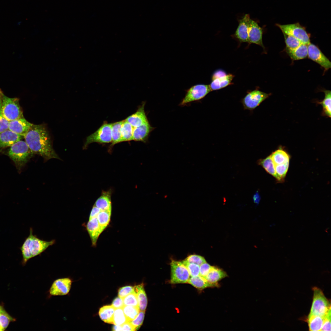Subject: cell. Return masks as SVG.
<instances>
[{
	"mask_svg": "<svg viewBox=\"0 0 331 331\" xmlns=\"http://www.w3.org/2000/svg\"><path fill=\"white\" fill-rule=\"evenodd\" d=\"M25 141L33 154L45 159L59 158L54 150L49 133L44 125H32L24 136Z\"/></svg>",
	"mask_w": 331,
	"mask_h": 331,
	"instance_id": "1",
	"label": "cell"
},
{
	"mask_svg": "<svg viewBox=\"0 0 331 331\" xmlns=\"http://www.w3.org/2000/svg\"><path fill=\"white\" fill-rule=\"evenodd\" d=\"M55 242V240L47 241L39 238L33 234L32 229L31 228L29 235L20 248L22 257V264L25 265L29 259L40 255Z\"/></svg>",
	"mask_w": 331,
	"mask_h": 331,
	"instance_id": "2",
	"label": "cell"
},
{
	"mask_svg": "<svg viewBox=\"0 0 331 331\" xmlns=\"http://www.w3.org/2000/svg\"><path fill=\"white\" fill-rule=\"evenodd\" d=\"M33 154L25 141L20 140L10 146L8 155L20 170Z\"/></svg>",
	"mask_w": 331,
	"mask_h": 331,
	"instance_id": "3",
	"label": "cell"
},
{
	"mask_svg": "<svg viewBox=\"0 0 331 331\" xmlns=\"http://www.w3.org/2000/svg\"><path fill=\"white\" fill-rule=\"evenodd\" d=\"M0 102L2 114L9 121L23 116V112L17 98H10L5 95L0 88Z\"/></svg>",
	"mask_w": 331,
	"mask_h": 331,
	"instance_id": "4",
	"label": "cell"
},
{
	"mask_svg": "<svg viewBox=\"0 0 331 331\" xmlns=\"http://www.w3.org/2000/svg\"><path fill=\"white\" fill-rule=\"evenodd\" d=\"M313 296L310 313L324 317L331 309L330 301L323 291L317 287H313Z\"/></svg>",
	"mask_w": 331,
	"mask_h": 331,
	"instance_id": "5",
	"label": "cell"
},
{
	"mask_svg": "<svg viewBox=\"0 0 331 331\" xmlns=\"http://www.w3.org/2000/svg\"><path fill=\"white\" fill-rule=\"evenodd\" d=\"M112 124L106 121L104 122L96 131L87 137L84 148H86L88 145L93 143L100 144L111 143Z\"/></svg>",
	"mask_w": 331,
	"mask_h": 331,
	"instance_id": "6",
	"label": "cell"
},
{
	"mask_svg": "<svg viewBox=\"0 0 331 331\" xmlns=\"http://www.w3.org/2000/svg\"><path fill=\"white\" fill-rule=\"evenodd\" d=\"M276 25L283 34L297 38L303 44L308 45L310 43V35L307 33L305 28L299 23L283 25L276 24Z\"/></svg>",
	"mask_w": 331,
	"mask_h": 331,
	"instance_id": "7",
	"label": "cell"
},
{
	"mask_svg": "<svg viewBox=\"0 0 331 331\" xmlns=\"http://www.w3.org/2000/svg\"><path fill=\"white\" fill-rule=\"evenodd\" d=\"M211 91L209 85L199 84L193 86L187 90L179 105L184 106L191 102L200 100Z\"/></svg>",
	"mask_w": 331,
	"mask_h": 331,
	"instance_id": "8",
	"label": "cell"
},
{
	"mask_svg": "<svg viewBox=\"0 0 331 331\" xmlns=\"http://www.w3.org/2000/svg\"><path fill=\"white\" fill-rule=\"evenodd\" d=\"M170 264V283L173 284L187 283L190 276L187 268L182 262L172 260Z\"/></svg>",
	"mask_w": 331,
	"mask_h": 331,
	"instance_id": "9",
	"label": "cell"
},
{
	"mask_svg": "<svg viewBox=\"0 0 331 331\" xmlns=\"http://www.w3.org/2000/svg\"><path fill=\"white\" fill-rule=\"evenodd\" d=\"M271 95L258 90H255L249 92L242 99L245 109L252 110L258 106Z\"/></svg>",
	"mask_w": 331,
	"mask_h": 331,
	"instance_id": "10",
	"label": "cell"
},
{
	"mask_svg": "<svg viewBox=\"0 0 331 331\" xmlns=\"http://www.w3.org/2000/svg\"><path fill=\"white\" fill-rule=\"evenodd\" d=\"M73 280L70 277L59 278L52 283L49 291L50 296H64L68 294Z\"/></svg>",
	"mask_w": 331,
	"mask_h": 331,
	"instance_id": "11",
	"label": "cell"
},
{
	"mask_svg": "<svg viewBox=\"0 0 331 331\" xmlns=\"http://www.w3.org/2000/svg\"><path fill=\"white\" fill-rule=\"evenodd\" d=\"M307 47L309 58L319 64L325 70L331 68L330 61L318 47L310 43Z\"/></svg>",
	"mask_w": 331,
	"mask_h": 331,
	"instance_id": "12",
	"label": "cell"
},
{
	"mask_svg": "<svg viewBox=\"0 0 331 331\" xmlns=\"http://www.w3.org/2000/svg\"><path fill=\"white\" fill-rule=\"evenodd\" d=\"M248 25V43L257 44L264 49L262 40V29L250 18L249 21Z\"/></svg>",
	"mask_w": 331,
	"mask_h": 331,
	"instance_id": "13",
	"label": "cell"
},
{
	"mask_svg": "<svg viewBox=\"0 0 331 331\" xmlns=\"http://www.w3.org/2000/svg\"><path fill=\"white\" fill-rule=\"evenodd\" d=\"M32 125L23 116L9 121L8 129L24 137Z\"/></svg>",
	"mask_w": 331,
	"mask_h": 331,
	"instance_id": "14",
	"label": "cell"
},
{
	"mask_svg": "<svg viewBox=\"0 0 331 331\" xmlns=\"http://www.w3.org/2000/svg\"><path fill=\"white\" fill-rule=\"evenodd\" d=\"M145 102H143L135 113L125 119L134 127H139L149 121L145 111Z\"/></svg>",
	"mask_w": 331,
	"mask_h": 331,
	"instance_id": "15",
	"label": "cell"
},
{
	"mask_svg": "<svg viewBox=\"0 0 331 331\" xmlns=\"http://www.w3.org/2000/svg\"><path fill=\"white\" fill-rule=\"evenodd\" d=\"M86 227L90 238L92 246H96L99 236L104 231L100 226L97 218L89 219Z\"/></svg>",
	"mask_w": 331,
	"mask_h": 331,
	"instance_id": "16",
	"label": "cell"
},
{
	"mask_svg": "<svg viewBox=\"0 0 331 331\" xmlns=\"http://www.w3.org/2000/svg\"><path fill=\"white\" fill-rule=\"evenodd\" d=\"M250 18L249 15L247 14L239 21L238 25L234 35L240 42H249L248 24Z\"/></svg>",
	"mask_w": 331,
	"mask_h": 331,
	"instance_id": "17",
	"label": "cell"
},
{
	"mask_svg": "<svg viewBox=\"0 0 331 331\" xmlns=\"http://www.w3.org/2000/svg\"><path fill=\"white\" fill-rule=\"evenodd\" d=\"M154 128L151 126L149 121L139 127H134L133 140L146 142L150 133Z\"/></svg>",
	"mask_w": 331,
	"mask_h": 331,
	"instance_id": "18",
	"label": "cell"
},
{
	"mask_svg": "<svg viewBox=\"0 0 331 331\" xmlns=\"http://www.w3.org/2000/svg\"><path fill=\"white\" fill-rule=\"evenodd\" d=\"M24 137L9 129L0 133V148L10 146Z\"/></svg>",
	"mask_w": 331,
	"mask_h": 331,
	"instance_id": "19",
	"label": "cell"
},
{
	"mask_svg": "<svg viewBox=\"0 0 331 331\" xmlns=\"http://www.w3.org/2000/svg\"><path fill=\"white\" fill-rule=\"evenodd\" d=\"M228 276L223 270L215 266H212L210 272L205 277L211 287H218V282Z\"/></svg>",
	"mask_w": 331,
	"mask_h": 331,
	"instance_id": "20",
	"label": "cell"
},
{
	"mask_svg": "<svg viewBox=\"0 0 331 331\" xmlns=\"http://www.w3.org/2000/svg\"><path fill=\"white\" fill-rule=\"evenodd\" d=\"M234 77V76L232 74H228L222 77L212 79L209 85L211 91L219 90L230 85Z\"/></svg>",
	"mask_w": 331,
	"mask_h": 331,
	"instance_id": "21",
	"label": "cell"
},
{
	"mask_svg": "<svg viewBox=\"0 0 331 331\" xmlns=\"http://www.w3.org/2000/svg\"><path fill=\"white\" fill-rule=\"evenodd\" d=\"M111 192L103 191L101 196L97 200L94 205L101 210H112Z\"/></svg>",
	"mask_w": 331,
	"mask_h": 331,
	"instance_id": "22",
	"label": "cell"
},
{
	"mask_svg": "<svg viewBox=\"0 0 331 331\" xmlns=\"http://www.w3.org/2000/svg\"><path fill=\"white\" fill-rule=\"evenodd\" d=\"M134 291L136 294L140 311H145L147 304V299L144 288V284H141L133 287Z\"/></svg>",
	"mask_w": 331,
	"mask_h": 331,
	"instance_id": "23",
	"label": "cell"
},
{
	"mask_svg": "<svg viewBox=\"0 0 331 331\" xmlns=\"http://www.w3.org/2000/svg\"><path fill=\"white\" fill-rule=\"evenodd\" d=\"M286 51L293 60L303 59L307 56V45L302 44L296 48L291 50H287Z\"/></svg>",
	"mask_w": 331,
	"mask_h": 331,
	"instance_id": "24",
	"label": "cell"
},
{
	"mask_svg": "<svg viewBox=\"0 0 331 331\" xmlns=\"http://www.w3.org/2000/svg\"><path fill=\"white\" fill-rule=\"evenodd\" d=\"M324 317L309 313L307 319L309 330L321 331L323 322Z\"/></svg>",
	"mask_w": 331,
	"mask_h": 331,
	"instance_id": "25",
	"label": "cell"
},
{
	"mask_svg": "<svg viewBox=\"0 0 331 331\" xmlns=\"http://www.w3.org/2000/svg\"><path fill=\"white\" fill-rule=\"evenodd\" d=\"M269 156L274 166L289 163L290 155L286 151L282 149L276 150Z\"/></svg>",
	"mask_w": 331,
	"mask_h": 331,
	"instance_id": "26",
	"label": "cell"
},
{
	"mask_svg": "<svg viewBox=\"0 0 331 331\" xmlns=\"http://www.w3.org/2000/svg\"><path fill=\"white\" fill-rule=\"evenodd\" d=\"M115 308L112 305H107L101 308L99 314L101 319L105 322L114 324L113 318Z\"/></svg>",
	"mask_w": 331,
	"mask_h": 331,
	"instance_id": "27",
	"label": "cell"
},
{
	"mask_svg": "<svg viewBox=\"0 0 331 331\" xmlns=\"http://www.w3.org/2000/svg\"><path fill=\"white\" fill-rule=\"evenodd\" d=\"M134 127L125 120H122L121 133V142L133 140Z\"/></svg>",
	"mask_w": 331,
	"mask_h": 331,
	"instance_id": "28",
	"label": "cell"
},
{
	"mask_svg": "<svg viewBox=\"0 0 331 331\" xmlns=\"http://www.w3.org/2000/svg\"><path fill=\"white\" fill-rule=\"evenodd\" d=\"M122 120L112 123V142L110 149L115 144L121 142V129Z\"/></svg>",
	"mask_w": 331,
	"mask_h": 331,
	"instance_id": "29",
	"label": "cell"
},
{
	"mask_svg": "<svg viewBox=\"0 0 331 331\" xmlns=\"http://www.w3.org/2000/svg\"><path fill=\"white\" fill-rule=\"evenodd\" d=\"M325 94V97L321 101L318 103L322 107V114L324 116L331 117V93L330 90L323 91Z\"/></svg>",
	"mask_w": 331,
	"mask_h": 331,
	"instance_id": "30",
	"label": "cell"
},
{
	"mask_svg": "<svg viewBox=\"0 0 331 331\" xmlns=\"http://www.w3.org/2000/svg\"><path fill=\"white\" fill-rule=\"evenodd\" d=\"M200 290H203L208 287H211L205 278L200 275L190 277L187 283Z\"/></svg>",
	"mask_w": 331,
	"mask_h": 331,
	"instance_id": "31",
	"label": "cell"
},
{
	"mask_svg": "<svg viewBox=\"0 0 331 331\" xmlns=\"http://www.w3.org/2000/svg\"><path fill=\"white\" fill-rule=\"evenodd\" d=\"M258 163L268 173L277 180L275 166L270 156L265 158L259 160Z\"/></svg>",
	"mask_w": 331,
	"mask_h": 331,
	"instance_id": "32",
	"label": "cell"
},
{
	"mask_svg": "<svg viewBox=\"0 0 331 331\" xmlns=\"http://www.w3.org/2000/svg\"><path fill=\"white\" fill-rule=\"evenodd\" d=\"M112 210H101L96 217L100 226L104 230L109 223Z\"/></svg>",
	"mask_w": 331,
	"mask_h": 331,
	"instance_id": "33",
	"label": "cell"
},
{
	"mask_svg": "<svg viewBox=\"0 0 331 331\" xmlns=\"http://www.w3.org/2000/svg\"><path fill=\"white\" fill-rule=\"evenodd\" d=\"M122 308L127 322L134 319L140 311L138 306L124 305Z\"/></svg>",
	"mask_w": 331,
	"mask_h": 331,
	"instance_id": "34",
	"label": "cell"
},
{
	"mask_svg": "<svg viewBox=\"0 0 331 331\" xmlns=\"http://www.w3.org/2000/svg\"><path fill=\"white\" fill-rule=\"evenodd\" d=\"M113 320L114 325H119L127 322L122 308L115 309Z\"/></svg>",
	"mask_w": 331,
	"mask_h": 331,
	"instance_id": "35",
	"label": "cell"
},
{
	"mask_svg": "<svg viewBox=\"0 0 331 331\" xmlns=\"http://www.w3.org/2000/svg\"><path fill=\"white\" fill-rule=\"evenodd\" d=\"M286 45V51L293 50L302 44L297 38L291 36L283 34Z\"/></svg>",
	"mask_w": 331,
	"mask_h": 331,
	"instance_id": "36",
	"label": "cell"
},
{
	"mask_svg": "<svg viewBox=\"0 0 331 331\" xmlns=\"http://www.w3.org/2000/svg\"><path fill=\"white\" fill-rule=\"evenodd\" d=\"M274 166L276 173L277 177V180L279 181H282L288 171L289 163H283Z\"/></svg>",
	"mask_w": 331,
	"mask_h": 331,
	"instance_id": "37",
	"label": "cell"
},
{
	"mask_svg": "<svg viewBox=\"0 0 331 331\" xmlns=\"http://www.w3.org/2000/svg\"><path fill=\"white\" fill-rule=\"evenodd\" d=\"M14 319L10 316L4 310L0 312V326L2 331L4 330L8 327L10 323Z\"/></svg>",
	"mask_w": 331,
	"mask_h": 331,
	"instance_id": "38",
	"label": "cell"
},
{
	"mask_svg": "<svg viewBox=\"0 0 331 331\" xmlns=\"http://www.w3.org/2000/svg\"><path fill=\"white\" fill-rule=\"evenodd\" d=\"M187 268L191 277H194L200 275V266L189 262L185 260L182 261Z\"/></svg>",
	"mask_w": 331,
	"mask_h": 331,
	"instance_id": "39",
	"label": "cell"
},
{
	"mask_svg": "<svg viewBox=\"0 0 331 331\" xmlns=\"http://www.w3.org/2000/svg\"><path fill=\"white\" fill-rule=\"evenodd\" d=\"M123 299L124 305L139 307L137 295L134 292L129 294Z\"/></svg>",
	"mask_w": 331,
	"mask_h": 331,
	"instance_id": "40",
	"label": "cell"
},
{
	"mask_svg": "<svg viewBox=\"0 0 331 331\" xmlns=\"http://www.w3.org/2000/svg\"><path fill=\"white\" fill-rule=\"evenodd\" d=\"M145 311H140L137 317L133 320L130 321L133 326L135 331L138 330L142 325L143 321Z\"/></svg>",
	"mask_w": 331,
	"mask_h": 331,
	"instance_id": "41",
	"label": "cell"
},
{
	"mask_svg": "<svg viewBox=\"0 0 331 331\" xmlns=\"http://www.w3.org/2000/svg\"><path fill=\"white\" fill-rule=\"evenodd\" d=\"M188 262L196 264L199 266L206 262L205 260L202 256L197 255H191L186 259Z\"/></svg>",
	"mask_w": 331,
	"mask_h": 331,
	"instance_id": "42",
	"label": "cell"
},
{
	"mask_svg": "<svg viewBox=\"0 0 331 331\" xmlns=\"http://www.w3.org/2000/svg\"><path fill=\"white\" fill-rule=\"evenodd\" d=\"M9 123L2 114L0 102V133L8 129Z\"/></svg>",
	"mask_w": 331,
	"mask_h": 331,
	"instance_id": "43",
	"label": "cell"
},
{
	"mask_svg": "<svg viewBox=\"0 0 331 331\" xmlns=\"http://www.w3.org/2000/svg\"><path fill=\"white\" fill-rule=\"evenodd\" d=\"M321 331H331V309L324 316Z\"/></svg>",
	"mask_w": 331,
	"mask_h": 331,
	"instance_id": "44",
	"label": "cell"
},
{
	"mask_svg": "<svg viewBox=\"0 0 331 331\" xmlns=\"http://www.w3.org/2000/svg\"><path fill=\"white\" fill-rule=\"evenodd\" d=\"M134 292L133 287L126 286L119 288L118 291V296L123 298L129 294Z\"/></svg>",
	"mask_w": 331,
	"mask_h": 331,
	"instance_id": "45",
	"label": "cell"
},
{
	"mask_svg": "<svg viewBox=\"0 0 331 331\" xmlns=\"http://www.w3.org/2000/svg\"><path fill=\"white\" fill-rule=\"evenodd\" d=\"M212 266L206 262L200 266V275L205 278L211 270Z\"/></svg>",
	"mask_w": 331,
	"mask_h": 331,
	"instance_id": "46",
	"label": "cell"
},
{
	"mask_svg": "<svg viewBox=\"0 0 331 331\" xmlns=\"http://www.w3.org/2000/svg\"><path fill=\"white\" fill-rule=\"evenodd\" d=\"M111 305L115 309L122 308L124 305L123 298L116 297L113 300Z\"/></svg>",
	"mask_w": 331,
	"mask_h": 331,
	"instance_id": "47",
	"label": "cell"
},
{
	"mask_svg": "<svg viewBox=\"0 0 331 331\" xmlns=\"http://www.w3.org/2000/svg\"><path fill=\"white\" fill-rule=\"evenodd\" d=\"M101 211V210L100 209L94 205L91 210L89 219L96 217Z\"/></svg>",
	"mask_w": 331,
	"mask_h": 331,
	"instance_id": "48",
	"label": "cell"
},
{
	"mask_svg": "<svg viewBox=\"0 0 331 331\" xmlns=\"http://www.w3.org/2000/svg\"><path fill=\"white\" fill-rule=\"evenodd\" d=\"M121 326L122 331H135L133 326L129 322H127Z\"/></svg>",
	"mask_w": 331,
	"mask_h": 331,
	"instance_id": "49",
	"label": "cell"
},
{
	"mask_svg": "<svg viewBox=\"0 0 331 331\" xmlns=\"http://www.w3.org/2000/svg\"><path fill=\"white\" fill-rule=\"evenodd\" d=\"M226 74L225 71L221 70H219L215 71L213 74L212 80L222 77L226 75Z\"/></svg>",
	"mask_w": 331,
	"mask_h": 331,
	"instance_id": "50",
	"label": "cell"
},
{
	"mask_svg": "<svg viewBox=\"0 0 331 331\" xmlns=\"http://www.w3.org/2000/svg\"><path fill=\"white\" fill-rule=\"evenodd\" d=\"M260 200V196L258 192H256L253 197V200L254 203L258 204Z\"/></svg>",
	"mask_w": 331,
	"mask_h": 331,
	"instance_id": "51",
	"label": "cell"
},
{
	"mask_svg": "<svg viewBox=\"0 0 331 331\" xmlns=\"http://www.w3.org/2000/svg\"><path fill=\"white\" fill-rule=\"evenodd\" d=\"M112 329L114 331H122L121 325H114Z\"/></svg>",
	"mask_w": 331,
	"mask_h": 331,
	"instance_id": "52",
	"label": "cell"
},
{
	"mask_svg": "<svg viewBox=\"0 0 331 331\" xmlns=\"http://www.w3.org/2000/svg\"><path fill=\"white\" fill-rule=\"evenodd\" d=\"M3 307L0 305V312L2 309Z\"/></svg>",
	"mask_w": 331,
	"mask_h": 331,
	"instance_id": "53",
	"label": "cell"
},
{
	"mask_svg": "<svg viewBox=\"0 0 331 331\" xmlns=\"http://www.w3.org/2000/svg\"><path fill=\"white\" fill-rule=\"evenodd\" d=\"M0 331H2V328H1V326H0Z\"/></svg>",
	"mask_w": 331,
	"mask_h": 331,
	"instance_id": "54",
	"label": "cell"
}]
</instances>
